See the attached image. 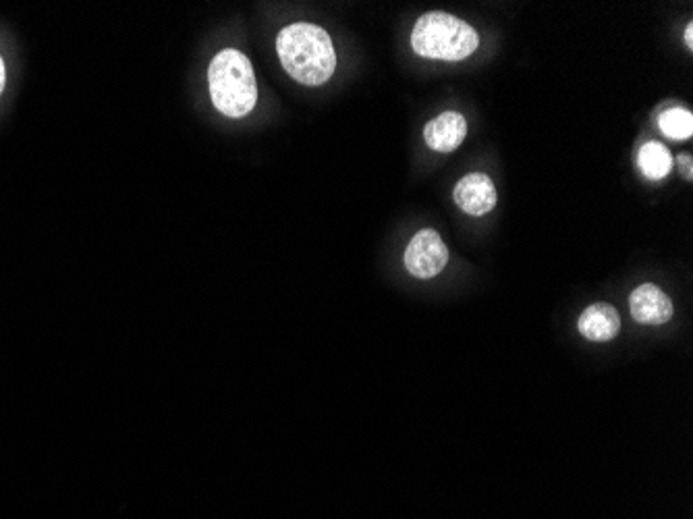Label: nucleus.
I'll use <instances>...</instances> for the list:
<instances>
[{
	"instance_id": "nucleus-13",
	"label": "nucleus",
	"mask_w": 693,
	"mask_h": 519,
	"mask_svg": "<svg viewBox=\"0 0 693 519\" xmlns=\"http://www.w3.org/2000/svg\"><path fill=\"white\" fill-rule=\"evenodd\" d=\"M5 79H7V73H5V61H3V57H0V92H3V88H5Z\"/></svg>"
},
{
	"instance_id": "nucleus-4",
	"label": "nucleus",
	"mask_w": 693,
	"mask_h": 519,
	"mask_svg": "<svg viewBox=\"0 0 693 519\" xmlns=\"http://www.w3.org/2000/svg\"><path fill=\"white\" fill-rule=\"evenodd\" d=\"M403 260L411 277L432 279L449 264V248L434 229H422L409 241Z\"/></svg>"
},
{
	"instance_id": "nucleus-5",
	"label": "nucleus",
	"mask_w": 693,
	"mask_h": 519,
	"mask_svg": "<svg viewBox=\"0 0 693 519\" xmlns=\"http://www.w3.org/2000/svg\"><path fill=\"white\" fill-rule=\"evenodd\" d=\"M453 200L465 214L484 216L496 206V187L488 175L469 173L455 185Z\"/></svg>"
},
{
	"instance_id": "nucleus-7",
	"label": "nucleus",
	"mask_w": 693,
	"mask_h": 519,
	"mask_svg": "<svg viewBox=\"0 0 693 519\" xmlns=\"http://www.w3.org/2000/svg\"><path fill=\"white\" fill-rule=\"evenodd\" d=\"M467 138V121L461 113L447 111L426 123L424 142L430 150L449 154L455 152Z\"/></svg>"
},
{
	"instance_id": "nucleus-3",
	"label": "nucleus",
	"mask_w": 693,
	"mask_h": 519,
	"mask_svg": "<svg viewBox=\"0 0 693 519\" xmlns=\"http://www.w3.org/2000/svg\"><path fill=\"white\" fill-rule=\"evenodd\" d=\"M480 36L469 23L442 11H430L413 25L411 48L422 59L457 63L471 57Z\"/></svg>"
},
{
	"instance_id": "nucleus-2",
	"label": "nucleus",
	"mask_w": 693,
	"mask_h": 519,
	"mask_svg": "<svg viewBox=\"0 0 693 519\" xmlns=\"http://www.w3.org/2000/svg\"><path fill=\"white\" fill-rule=\"evenodd\" d=\"M208 86L216 111L229 119L249 115L258 102L254 67L245 54L235 48L220 50L210 61Z\"/></svg>"
},
{
	"instance_id": "nucleus-9",
	"label": "nucleus",
	"mask_w": 693,
	"mask_h": 519,
	"mask_svg": "<svg viewBox=\"0 0 693 519\" xmlns=\"http://www.w3.org/2000/svg\"><path fill=\"white\" fill-rule=\"evenodd\" d=\"M637 165H640L642 173L652 179L660 181L667 177L673 169V156L669 148L660 142H648L642 146L640 154H637Z\"/></svg>"
},
{
	"instance_id": "nucleus-11",
	"label": "nucleus",
	"mask_w": 693,
	"mask_h": 519,
	"mask_svg": "<svg viewBox=\"0 0 693 519\" xmlns=\"http://www.w3.org/2000/svg\"><path fill=\"white\" fill-rule=\"evenodd\" d=\"M679 165L685 167V177L691 179L693 177V169H691V156L689 154H681L679 156Z\"/></svg>"
},
{
	"instance_id": "nucleus-12",
	"label": "nucleus",
	"mask_w": 693,
	"mask_h": 519,
	"mask_svg": "<svg viewBox=\"0 0 693 519\" xmlns=\"http://www.w3.org/2000/svg\"><path fill=\"white\" fill-rule=\"evenodd\" d=\"M685 44L689 50L693 48V23H687V27H685Z\"/></svg>"
},
{
	"instance_id": "nucleus-6",
	"label": "nucleus",
	"mask_w": 693,
	"mask_h": 519,
	"mask_svg": "<svg viewBox=\"0 0 693 519\" xmlns=\"http://www.w3.org/2000/svg\"><path fill=\"white\" fill-rule=\"evenodd\" d=\"M629 312L635 322L640 324H664L673 318L671 297L656 285H640L629 295Z\"/></svg>"
},
{
	"instance_id": "nucleus-10",
	"label": "nucleus",
	"mask_w": 693,
	"mask_h": 519,
	"mask_svg": "<svg viewBox=\"0 0 693 519\" xmlns=\"http://www.w3.org/2000/svg\"><path fill=\"white\" fill-rule=\"evenodd\" d=\"M658 129L671 140L685 142L693 135V115L687 108H669L660 115Z\"/></svg>"
},
{
	"instance_id": "nucleus-8",
	"label": "nucleus",
	"mask_w": 693,
	"mask_h": 519,
	"mask_svg": "<svg viewBox=\"0 0 693 519\" xmlns=\"http://www.w3.org/2000/svg\"><path fill=\"white\" fill-rule=\"evenodd\" d=\"M577 329L588 341L606 343L619 335L621 316L611 304H592L581 312Z\"/></svg>"
},
{
	"instance_id": "nucleus-1",
	"label": "nucleus",
	"mask_w": 693,
	"mask_h": 519,
	"mask_svg": "<svg viewBox=\"0 0 693 519\" xmlns=\"http://www.w3.org/2000/svg\"><path fill=\"white\" fill-rule=\"evenodd\" d=\"M276 52L283 69L301 86H322L337 69L332 38L320 25L291 23L276 38Z\"/></svg>"
}]
</instances>
